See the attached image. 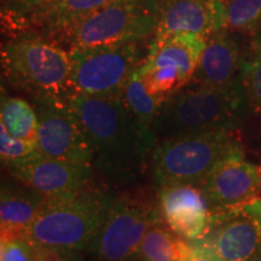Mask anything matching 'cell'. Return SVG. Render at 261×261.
<instances>
[{"label":"cell","mask_w":261,"mask_h":261,"mask_svg":"<svg viewBox=\"0 0 261 261\" xmlns=\"http://www.w3.org/2000/svg\"><path fill=\"white\" fill-rule=\"evenodd\" d=\"M65 98L86 133L94 166L117 181L140 174L156 137L129 113L121 97L69 93Z\"/></svg>","instance_id":"obj_1"},{"label":"cell","mask_w":261,"mask_h":261,"mask_svg":"<svg viewBox=\"0 0 261 261\" xmlns=\"http://www.w3.org/2000/svg\"><path fill=\"white\" fill-rule=\"evenodd\" d=\"M248 109L243 86L215 89L189 83L162 104L151 129L156 143L195 133L236 132L246 120Z\"/></svg>","instance_id":"obj_2"},{"label":"cell","mask_w":261,"mask_h":261,"mask_svg":"<svg viewBox=\"0 0 261 261\" xmlns=\"http://www.w3.org/2000/svg\"><path fill=\"white\" fill-rule=\"evenodd\" d=\"M113 201V196L107 192L87 188L46 200L23 237L35 247L90 250Z\"/></svg>","instance_id":"obj_3"},{"label":"cell","mask_w":261,"mask_h":261,"mask_svg":"<svg viewBox=\"0 0 261 261\" xmlns=\"http://www.w3.org/2000/svg\"><path fill=\"white\" fill-rule=\"evenodd\" d=\"M2 70L8 83L32 97L70 93L69 51L40 35H18L3 44Z\"/></svg>","instance_id":"obj_4"},{"label":"cell","mask_w":261,"mask_h":261,"mask_svg":"<svg viewBox=\"0 0 261 261\" xmlns=\"http://www.w3.org/2000/svg\"><path fill=\"white\" fill-rule=\"evenodd\" d=\"M234 132L195 133L171 137L156 143L151 167L158 187L194 184L201 187L221 160L241 149Z\"/></svg>","instance_id":"obj_5"},{"label":"cell","mask_w":261,"mask_h":261,"mask_svg":"<svg viewBox=\"0 0 261 261\" xmlns=\"http://www.w3.org/2000/svg\"><path fill=\"white\" fill-rule=\"evenodd\" d=\"M158 28L155 0H113L55 39L68 48L143 41Z\"/></svg>","instance_id":"obj_6"},{"label":"cell","mask_w":261,"mask_h":261,"mask_svg":"<svg viewBox=\"0 0 261 261\" xmlns=\"http://www.w3.org/2000/svg\"><path fill=\"white\" fill-rule=\"evenodd\" d=\"M139 42H114L70 50V93L121 96L130 75L144 62Z\"/></svg>","instance_id":"obj_7"},{"label":"cell","mask_w":261,"mask_h":261,"mask_svg":"<svg viewBox=\"0 0 261 261\" xmlns=\"http://www.w3.org/2000/svg\"><path fill=\"white\" fill-rule=\"evenodd\" d=\"M160 223H163L160 210L148 198H114L89 252L94 261H132L146 232Z\"/></svg>","instance_id":"obj_8"},{"label":"cell","mask_w":261,"mask_h":261,"mask_svg":"<svg viewBox=\"0 0 261 261\" xmlns=\"http://www.w3.org/2000/svg\"><path fill=\"white\" fill-rule=\"evenodd\" d=\"M38 116L37 151L46 158L92 166L86 133L65 97H32Z\"/></svg>","instance_id":"obj_9"},{"label":"cell","mask_w":261,"mask_h":261,"mask_svg":"<svg viewBox=\"0 0 261 261\" xmlns=\"http://www.w3.org/2000/svg\"><path fill=\"white\" fill-rule=\"evenodd\" d=\"M197 243L221 261H249L261 254V197L249 203L210 212L207 232Z\"/></svg>","instance_id":"obj_10"},{"label":"cell","mask_w":261,"mask_h":261,"mask_svg":"<svg viewBox=\"0 0 261 261\" xmlns=\"http://www.w3.org/2000/svg\"><path fill=\"white\" fill-rule=\"evenodd\" d=\"M4 166L15 178L46 200L83 190L92 174V166L46 158L37 150L27 158Z\"/></svg>","instance_id":"obj_11"},{"label":"cell","mask_w":261,"mask_h":261,"mask_svg":"<svg viewBox=\"0 0 261 261\" xmlns=\"http://www.w3.org/2000/svg\"><path fill=\"white\" fill-rule=\"evenodd\" d=\"M200 188L210 210L249 203L261 197V166L247 161L241 148L221 160Z\"/></svg>","instance_id":"obj_12"},{"label":"cell","mask_w":261,"mask_h":261,"mask_svg":"<svg viewBox=\"0 0 261 261\" xmlns=\"http://www.w3.org/2000/svg\"><path fill=\"white\" fill-rule=\"evenodd\" d=\"M158 28L154 39L188 32L208 39L225 28L223 0H155Z\"/></svg>","instance_id":"obj_13"},{"label":"cell","mask_w":261,"mask_h":261,"mask_svg":"<svg viewBox=\"0 0 261 261\" xmlns=\"http://www.w3.org/2000/svg\"><path fill=\"white\" fill-rule=\"evenodd\" d=\"M159 210L163 223L187 241H200L207 232L211 210L203 191L197 185L172 184L161 187Z\"/></svg>","instance_id":"obj_14"},{"label":"cell","mask_w":261,"mask_h":261,"mask_svg":"<svg viewBox=\"0 0 261 261\" xmlns=\"http://www.w3.org/2000/svg\"><path fill=\"white\" fill-rule=\"evenodd\" d=\"M246 54L233 32L224 28L207 39L204 50L190 83L234 89L242 86V68Z\"/></svg>","instance_id":"obj_15"},{"label":"cell","mask_w":261,"mask_h":261,"mask_svg":"<svg viewBox=\"0 0 261 261\" xmlns=\"http://www.w3.org/2000/svg\"><path fill=\"white\" fill-rule=\"evenodd\" d=\"M113 0H57L40 6L19 22L12 38L37 34L54 41L58 35Z\"/></svg>","instance_id":"obj_16"},{"label":"cell","mask_w":261,"mask_h":261,"mask_svg":"<svg viewBox=\"0 0 261 261\" xmlns=\"http://www.w3.org/2000/svg\"><path fill=\"white\" fill-rule=\"evenodd\" d=\"M207 39L195 33L181 32L163 39L152 38L143 67H167L179 71L185 84L194 76Z\"/></svg>","instance_id":"obj_17"},{"label":"cell","mask_w":261,"mask_h":261,"mask_svg":"<svg viewBox=\"0 0 261 261\" xmlns=\"http://www.w3.org/2000/svg\"><path fill=\"white\" fill-rule=\"evenodd\" d=\"M46 198L37 191L3 185L0 197L2 238L24 236Z\"/></svg>","instance_id":"obj_18"},{"label":"cell","mask_w":261,"mask_h":261,"mask_svg":"<svg viewBox=\"0 0 261 261\" xmlns=\"http://www.w3.org/2000/svg\"><path fill=\"white\" fill-rule=\"evenodd\" d=\"M156 224L146 232L132 261H189L194 246L182 238Z\"/></svg>","instance_id":"obj_19"},{"label":"cell","mask_w":261,"mask_h":261,"mask_svg":"<svg viewBox=\"0 0 261 261\" xmlns=\"http://www.w3.org/2000/svg\"><path fill=\"white\" fill-rule=\"evenodd\" d=\"M2 125L9 135L15 138L37 143L38 116L34 107L27 100L17 97L3 94L2 98Z\"/></svg>","instance_id":"obj_20"},{"label":"cell","mask_w":261,"mask_h":261,"mask_svg":"<svg viewBox=\"0 0 261 261\" xmlns=\"http://www.w3.org/2000/svg\"><path fill=\"white\" fill-rule=\"evenodd\" d=\"M120 97L129 113L142 125L149 128H151L155 117L158 116L162 104L165 103V100L150 94L145 89L144 81L140 75V67L130 75Z\"/></svg>","instance_id":"obj_21"},{"label":"cell","mask_w":261,"mask_h":261,"mask_svg":"<svg viewBox=\"0 0 261 261\" xmlns=\"http://www.w3.org/2000/svg\"><path fill=\"white\" fill-rule=\"evenodd\" d=\"M225 28L233 33L253 35L261 28V0H223Z\"/></svg>","instance_id":"obj_22"},{"label":"cell","mask_w":261,"mask_h":261,"mask_svg":"<svg viewBox=\"0 0 261 261\" xmlns=\"http://www.w3.org/2000/svg\"><path fill=\"white\" fill-rule=\"evenodd\" d=\"M242 86L250 109L261 113V56L246 55L242 68Z\"/></svg>","instance_id":"obj_23"},{"label":"cell","mask_w":261,"mask_h":261,"mask_svg":"<svg viewBox=\"0 0 261 261\" xmlns=\"http://www.w3.org/2000/svg\"><path fill=\"white\" fill-rule=\"evenodd\" d=\"M57 0H4L2 6V23L4 31L12 35L28 14L40 6L51 4Z\"/></svg>","instance_id":"obj_24"},{"label":"cell","mask_w":261,"mask_h":261,"mask_svg":"<svg viewBox=\"0 0 261 261\" xmlns=\"http://www.w3.org/2000/svg\"><path fill=\"white\" fill-rule=\"evenodd\" d=\"M0 261H38V248L28 238H2Z\"/></svg>","instance_id":"obj_25"},{"label":"cell","mask_w":261,"mask_h":261,"mask_svg":"<svg viewBox=\"0 0 261 261\" xmlns=\"http://www.w3.org/2000/svg\"><path fill=\"white\" fill-rule=\"evenodd\" d=\"M37 150V143L15 138L0 125V155L3 165L27 158Z\"/></svg>","instance_id":"obj_26"},{"label":"cell","mask_w":261,"mask_h":261,"mask_svg":"<svg viewBox=\"0 0 261 261\" xmlns=\"http://www.w3.org/2000/svg\"><path fill=\"white\" fill-rule=\"evenodd\" d=\"M38 248V261H85L81 252L51 248Z\"/></svg>","instance_id":"obj_27"},{"label":"cell","mask_w":261,"mask_h":261,"mask_svg":"<svg viewBox=\"0 0 261 261\" xmlns=\"http://www.w3.org/2000/svg\"><path fill=\"white\" fill-rule=\"evenodd\" d=\"M191 243L194 246V250L189 261H221L212 248L197 242Z\"/></svg>","instance_id":"obj_28"},{"label":"cell","mask_w":261,"mask_h":261,"mask_svg":"<svg viewBox=\"0 0 261 261\" xmlns=\"http://www.w3.org/2000/svg\"><path fill=\"white\" fill-rule=\"evenodd\" d=\"M250 54L261 56V28L252 35L250 40Z\"/></svg>","instance_id":"obj_29"},{"label":"cell","mask_w":261,"mask_h":261,"mask_svg":"<svg viewBox=\"0 0 261 261\" xmlns=\"http://www.w3.org/2000/svg\"><path fill=\"white\" fill-rule=\"evenodd\" d=\"M249 261H261V254L259 256H256V257H254V259H252V260H249Z\"/></svg>","instance_id":"obj_30"}]
</instances>
